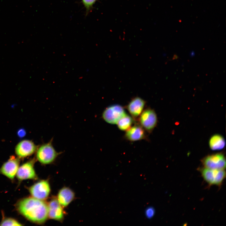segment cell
<instances>
[{
  "label": "cell",
  "instance_id": "1",
  "mask_svg": "<svg viewBox=\"0 0 226 226\" xmlns=\"http://www.w3.org/2000/svg\"><path fill=\"white\" fill-rule=\"evenodd\" d=\"M18 211L29 220L37 223H42L48 217V205L43 200L33 197L20 200L17 203Z\"/></svg>",
  "mask_w": 226,
  "mask_h": 226
},
{
  "label": "cell",
  "instance_id": "2",
  "mask_svg": "<svg viewBox=\"0 0 226 226\" xmlns=\"http://www.w3.org/2000/svg\"><path fill=\"white\" fill-rule=\"evenodd\" d=\"M52 140L41 145L37 150L36 157L43 164H48L53 162L59 154L52 144Z\"/></svg>",
  "mask_w": 226,
  "mask_h": 226
},
{
  "label": "cell",
  "instance_id": "3",
  "mask_svg": "<svg viewBox=\"0 0 226 226\" xmlns=\"http://www.w3.org/2000/svg\"><path fill=\"white\" fill-rule=\"evenodd\" d=\"M198 170L204 180L210 186H220L226 177L224 170H213L204 167Z\"/></svg>",
  "mask_w": 226,
  "mask_h": 226
},
{
  "label": "cell",
  "instance_id": "4",
  "mask_svg": "<svg viewBox=\"0 0 226 226\" xmlns=\"http://www.w3.org/2000/svg\"><path fill=\"white\" fill-rule=\"evenodd\" d=\"M204 167L213 170H224L226 159L224 154L218 153L207 155L202 160Z\"/></svg>",
  "mask_w": 226,
  "mask_h": 226
},
{
  "label": "cell",
  "instance_id": "5",
  "mask_svg": "<svg viewBox=\"0 0 226 226\" xmlns=\"http://www.w3.org/2000/svg\"><path fill=\"white\" fill-rule=\"evenodd\" d=\"M126 113L122 106L115 104L106 108L103 112L102 117L107 122L115 124H116L120 119Z\"/></svg>",
  "mask_w": 226,
  "mask_h": 226
},
{
  "label": "cell",
  "instance_id": "6",
  "mask_svg": "<svg viewBox=\"0 0 226 226\" xmlns=\"http://www.w3.org/2000/svg\"><path fill=\"white\" fill-rule=\"evenodd\" d=\"M157 121L155 111L150 108H147L143 111L139 118L141 126L149 132L152 131L155 127Z\"/></svg>",
  "mask_w": 226,
  "mask_h": 226
},
{
  "label": "cell",
  "instance_id": "7",
  "mask_svg": "<svg viewBox=\"0 0 226 226\" xmlns=\"http://www.w3.org/2000/svg\"><path fill=\"white\" fill-rule=\"evenodd\" d=\"M29 191L33 197L43 200L47 199L50 192V187L47 181L42 180L30 186Z\"/></svg>",
  "mask_w": 226,
  "mask_h": 226
},
{
  "label": "cell",
  "instance_id": "8",
  "mask_svg": "<svg viewBox=\"0 0 226 226\" xmlns=\"http://www.w3.org/2000/svg\"><path fill=\"white\" fill-rule=\"evenodd\" d=\"M34 163L35 160L33 159L19 167L16 175L19 180L26 179L36 180L37 179L34 167Z\"/></svg>",
  "mask_w": 226,
  "mask_h": 226
},
{
  "label": "cell",
  "instance_id": "9",
  "mask_svg": "<svg viewBox=\"0 0 226 226\" xmlns=\"http://www.w3.org/2000/svg\"><path fill=\"white\" fill-rule=\"evenodd\" d=\"M19 164V159L12 156L0 168V173L12 180L16 174Z\"/></svg>",
  "mask_w": 226,
  "mask_h": 226
},
{
  "label": "cell",
  "instance_id": "10",
  "mask_svg": "<svg viewBox=\"0 0 226 226\" xmlns=\"http://www.w3.org/2000/svg\"><path fill=\"white\" fill-rule=\"evenodd\" d=\"M37 149V146L32 141L24 140L18 144L15 147V152L19 158H24L32 154Z\"/></svg>",
  "mask_w": 226,
  "mask_h": 226
},
{
  "label": "cell",
  "instance_id": "11",
  "mask_svg": "<svg viewBox=\"0 0 226 226\" xmlns=\"http://www.w3.org/2000/svg\"><path fill=\"white\" fill-rule=\"evenodd\" d=\"M48 205V217L50 218L58 221L62 220L64 213L62 207L57 199H53L49 203Z\"/></svg>",
  "mask_w": 226,
  "mask_h": 226
},
{
  "label": "cell",
  "instance_id": "12",
  "mask_svg": "<svg viewBox=\"0 0 226 226\" xmlns=\"http://www.w3.org/2000/svg\"><path fill=\"white\" fill-rule=\"evenodd\" d=\"M145 101L137 97L132 99L128 104L127 108L132 116L134 118L140 116L143 111Z\"/></svg>",
  "mask_w": 226,
  "mask_h": 226
},
{
  "label": "cell",
  "instance_id": "13",
  "mask_svg": "<svg viewBox=\"0 0 226 226\" xmlns=\"http://www.w3.org/2000/svg\"><path fill=\"white\" fill-rule=\"evenodd\" d=\"M125 137L127 139L131 141L143 139L145 137L144 129L141 125H135L126 131Z\"/></svg>",
  "mask_w": 226,
  "mask_h": 226
},
{
  "label": "cell",
  "instance_id": "14",
  "mask_svg": "<svg viewBox=\"0 0 226 226\" xmlns=\"http://www.w3.org/2000/svg\"><path fill=\"white\" fill-rule=\"evenodd\" d=\"M74 194L72 191L67 187H64L59 191L57 200L61 205L63 207L67 206L72 201Z\"/></svg>",
  "mask_w": 226,
  "mask_h": 226
},
{
  "label": "cell",
  "instance_id": "15",
  "mask_svg": "<svg viewBox=\"0 0 226 226\" xmlns=\"http://www.w3.org/2000/svg\"><path fill=\"white\" fill-rule=\"evenodd\" d=\"M225 144L223 137L219 134H215L212 136L209 142V147L213 150L222 149L225 147Z\"/></svg>",
  "mask_w": 226,
  "mask_h": 226
},
{
  "label": "cell",
  "instance_id": "16",
  "mask_svg": "<svg viewBox=\"0 0 226 226\" xmlns=\"http://www.w3.org/2000/svg\"><path fill=\"white\" fill-rule=\"evenodd\" d=\"M133 122L132 117L126 113L118 121L117 124L119 129L121 131H126L131 126Z\"/></svg>",
  "mask_w": 226,
  "mask_h": 226
},
{
  "label": "cell",
  "instance_id": "17",
  "mask_svg": "<svg viewBox=\"0 0 226 226\" xmlns=\"http://www.w3.org/2000/svg\"><path fill=\"white\" fill-rule=\"evenodd\" d=\"M23 224L16 219L11 218H5L0 223V226H22Z\"/></svg>",
  "mask_w": 226,
  "mask_h": 226
},
{
  "label": "cell",
  "instance_id": "18",
  "mask_svg": "<svg viewBox=\"0 0 226 226\" xmlns=\"http://www.w3.org/2000/svg\"><path fill=\"white\" fill-rule=\"evenodd\" d=\"M97 0H82V3L86 10V14H88L92 8L94 4Z\"/></svg>",
  "mask_w": 226,
  "mask_h": 226
},
{
  "label": "cell",
  "instance_id": "19",
  "mask_svg": "<svg viewBox=\"0 0 226 226\" xmlns=\"http://www.w3.org/2000/svg\"><path fill=\"white\" fill-rule=\"evenodd\" d=\"M155 213V210L153 207L151 206L148 207L145 211V216L148 219H151L154 216Z\"/></svg>",
  "mask_w": 226,
  "mask_h": 226
},
{
  "label": "cell",
  "instance_id": "20",
  "mask_svg": "<svg viewBox=\"0 0 226 226\" xmlns=\"http://www.w3.org/2000/svg\"><path fill=\"white\" fill-rule=\"evenodd\" d=\"M25 133V131L23 130H20L18 132L19 135L20 136H23L24 135Z\"/></svg>",
  "mask_w": 226,
  "mask_h": 226
}]
</instances>
